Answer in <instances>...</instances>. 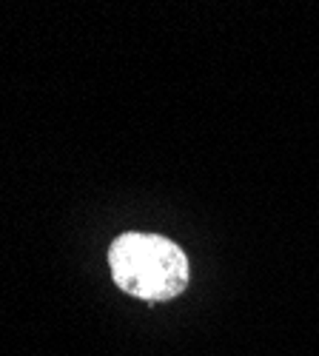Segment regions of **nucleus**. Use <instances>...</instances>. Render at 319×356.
Returning a JSON list of instances; mask_svg holds the SVG:
<instances>
[{
	"label": "nucleus",
	"mask_w": 319,
	"mask_h": 356,
	"mask_svg": "<svg viewBox=\"0 0 319 356\" xmlns=\"http://www.w3.org/2000/svg\"><path fill=\"white\" fill-rule=\"evenodd\" d=\"M111 277L120 291L149 302L180 296L188 285V257L157 234H123L108 248Z\"/></svg>",
	"instance_id": "obj_1"
}]
</instances>
